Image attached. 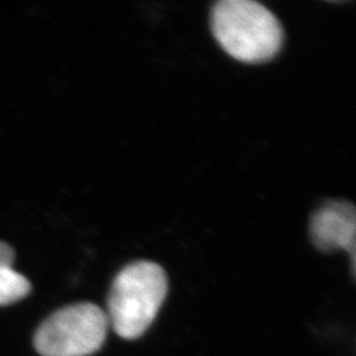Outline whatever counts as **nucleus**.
<instances>
[{
  "label": "nucleus",
  "instance_id": "f257e3e1",
  "mask_svg": "<svg viewBox=\"0 0 356 356\" xmlns=\"http://www.w3.org/2000/svg\"><path fill=\"white\" fill-rule=\"evenodd\" d=\"M219 45L235 60L264 63L281 49L284 29L276 15L254 0H222L211 11Z\"/></svg>",
  "mask_w": 356,
  "mask_h": 356
},
{
  "label": "nucleus",
  "instance_id": "f03ea898",
  "mask_svg": "<svg viewBox=\"0 0 356 356\" xmlns=\"http://www.w3.org/2000/svg\"><path fill=\"white\" fill-rule=\"evenodd\" d=\"M168 294L165 270L157 263L139 260L115 277L107 300V318L124 339H138L149 329Z\"/></svg>",
  "mask_w": 356,
  "mask_h": 356
},
{
  "label": "nucleus",
  "instance_id": "7ed1b4c3",
  "mask_svg": "<svg viewBox=\"0 0 356 356\" xmlns=\"http://www.w3.org/2000/svg\"><path fill=\"white\" fill-rule=\"evenodd\" d=\"M108 318L91 302H78L54 312L38 327L33 344L42 356H90L102 348Z\"/></svg>",
  "mask_w": 356,
  "mask_h": 356
},
{
  "label": "nucleus",
  "instance_id": "20e7f679",
  "mask_svg": "<svg viewBox=\"0 0 356 356\" xmlns=\"http://www.w3.org/2000/svg\"><path fill=\"white\" fill-rule=\"evenodd\" d=\"M356 211L346 201H330L316 211L310 222L312 242L323 252L343 250L355 267Z\"/></svg>",
  "mask_w": 356,
  "mask_h": 356
},
{
  "label": "nucleus",
  "instance_id": "39448f33",
  "mask_svg": "<svg viewBox=\"0 0 356 356\" xmlns=\"http://www.w3.org/2000/svg\"><path fill=\"white\" fill-rule=\"evenodd\" d=\"M15 251L7 243L0 242V306L11 305L32 291V285L22 273L13 269Z\"/></svg>",
  "mask_w": 356,
  "mask_h": 356
}]
</instances>
